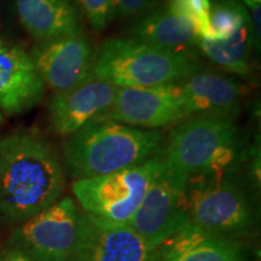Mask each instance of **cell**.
Masks as SVG:
<instances>
[{
  "mask_svg": "<svg viewBox=\"0 0 261 261\" xmlns=\"http://www.w3.org/2000/svg\"><path fill=\"white\" fill-rule=\"evenodd\" d=\"M79 213L69 196L17 225L11 247L34 261H75Z\"/></svg>",
  "mask_w": 261,
  "mask_h": 261,
  "instance_id": "obj_7",
  "label": "cell"
},
{
  "mask_svg": "<svg viewBox=\"0 0 261 261\" xmlns=\"http://www.w3.org/2000/svg\"><path fill=\"white\" fill-rule=\"evenodd\" d=\"M5 27V22H4V14H3L2 9H0V33L3 32V29Z\"/></svg>",
  "mask_w": 261,
  "mask_h": 261,
  "instance_id": "obj_23",
  "label": "cell"
},
{
  "mask_svg": "<svg viewBox=\"0 0 261 261\" xmlns=\"http://www.w3.org/2000/svg\"><path fill=\"white\" fill-rule=\"evenodd\" d=\"M188 181V177L173 171L165 162L128 221L129 226L159 248L173 233L190 224Z\"/></svg>",
  "mask_w": 261,
  "mask_h": 261,
  "instance_id": "obj_8",
  "label": "cell"
},
{
  "mask_svg": "<svg viewBox=\"0 0 261 261\" xmlns=\"http://www.w3.org/2000/svg\"><path fill=\"white\" fill-rule=\"evenodd\" d=\"M165 166L162 155L120 171L79 179L71 190L85 213L110 223L128 224Z\"/></svg>",
  "mask_w": 261,
  "mask_h": 261,
  "instance_id": "obj_6",
  "label": "cell"
},
{
  "mask_svg": "<svg viewBox=\"0 0 261 261\" xmlns=\"http://www.w3.org/2000/svg\"><path fill=\"white\" fill-rule=\"evenodd\" d=\"M79 6L94 31H103L113 19L114 0H70Z\"/></svg>",
  "mask_w": 261,
  "mask_h": 261,
  "instance_id": "obj_20",
  "label": "cell"
},
{
  "mask_svg": "<svg viewBox=\"0 0 261 261\" xmlns=\"http://www.w3.org/2000/svg\"><path fill=\"white\" fill-rule=\"evenodd\" d=\"M44 91L31 55L0 38V109L8 115L23 114L40 102Z\"/></svg>",
  "mask_w": 261,
  "mask_h": 261,
  "instance_id": "obj_13",
  "label": "cell"
},
{
  "mask_svg": "<svg viewBox=\"0 0 261 261\" xmlns=\"http://www.w3.org/2000/svg\"><path fill=\"white\" fill-rule=\"evenodd\" d=\"M237 168L220 174L189 178L188 201L191 224L207 232L236 238L256 221L255 204L236 175Z\"/></svg>",
  "mask_w": 261,
  "mask_h": 261,
  "instance_id": "obj_5",
  "label": "cell"
},
{
  "mask_svg": "<svg viewBox=\"0 0 261 261\" xmlns=\"http://www.w3.org/2000/svg\"><path fill=\"white\" fill-rule=\"evenodd\" d=\"M243 2H252V3H261V0H243Z\"/></svg>",
  "mask_w": 261,
  "mask_h": 261,
  "instance_id": "obj_24",
  "label": "cell"
},
{
  "mask_svg": "<svg viewBox=\"0 0 261 261\" xmlns=\"http://www.w3.org/2000/svg\"><path fill=\"white\" fill-rule=\"evenodd\" d=\"M3 122H4V119H3V115H2V114H0V126L3 125Z\"/></svg>",
  "mask_w": 261,
  "mask_h": 261,
  "instance_id": "obj_25",
  "label": "cell"
},
{
  "mask_svg": "<svg viewBox=\"0 0 261 261\" xmlns=\"http://www.w3.org/2000/svg\"><path fill=\"white\" fill-rule=\"evenodd\" d=\"M210 19L213 40H225L249 19V14L237 0H219L211 6Z\"/></svg>",
  "mask_w": 261,
  "mask_h": 261,
  "instance_id": "obj_19",
  "label": "cell"
},
{
  "mask_svg": "<svg viewBox=\"0 0 261 261\" xmlns=\"http://www.w3.org/2000/svg\"><path fill=\"white\" fill-rule=\"evenodd\" d=\"M19 23L38 42L83 33L79 12L70 0H16Z\"/></svg>",
  "mask_w": 261,
  "mask_h": 261,
  "instance_id": "obj_16",
  "label": "cell"
},
{
  "mask_svg": "<svg viewBox=\"0 0 261 261\" xmlns=\"http://www.w3.org/2000/svg\"><path fill=\"white\" fill-rule=\"evenodd\" d=\"M197 46L210 60L228 73L248 75L253 69L252 52L255 48L250 18L225 40L198 39Z\"/></svg>",
  "mask_w": 261,
  "mask_h": 261,
  "instance_id": "obj_18",
  "label": "cell"
},
{
  "mask_svg": "<svg viewBox=\"0 0 261 261\" xmlns=\"http://www.w3.org/2000/svg\"><path fill=\"white\" fill-rule=\"evenodd\" d=\"M64 167L47 139L31 129L0 137V218L22 224L62 198Z\"/></svg>",
  "mask_w": 261,
  "mask_h": 261,
  "instance_id": "obj_1",
  "label": "cell"
},
{
  "mask_svg": "<svg viewBox=\"0 0 261 261\" xmlns=\"http://www.w3.org/2000/svg\"><path fill=\"white\" fill-rule=\"evenodd\" d=\"M179 84L190 116L219 115L237 119L244 89L234 77L201 69Z\"/></svg>",
  "mask_w": 261,
  "mask_h": 261,
  "instance_id": "obj_14",
  "label": "cell"
},
{
  "mask_svg": "<svg viewBox=\"0 0 261 261\" xmlns=\"http://www.w3.org/2000/svg\"><path fill=\"white\" fill-rule=\"evenodd\" d=\"M160 261H247L246 249L233 238L217 236L188 224L159 247Z\"/></svg>",
  "mask_w": 261,
  "mask_h": 261,
  "instance_id": "obj_15",
  "label": "cell"
},
{
  "mask_svg": "<svg viewBox=\"0 0 261 261\" xmlns=\"http://www.w3.org/2000/svg\"><path fill=\"white\" fill-rule=\"evenodd\" d=\"M75 261H160V250L128 224L80 212Z\"/></svg>",
  "mask_w": 261,
  "mask_h": 261,
  "instance_id": "obj_10",
  "label": "cell"
},
{
  "mask_svg": "<svg viewBox=\"0 0 261 261\" xmlns=\"http://www.w3.org/2000/svg\"><path fill=\"white\" fill-rule=\"evenodd\" d=\"M117 90L114 84L92 76L76 89L55 93L47 110L52 135L67 138L97 121L113 107Z\"/></svg>",
  "mask_w": 261,
  "mask_h": 261,
  "instance_id": "obj_12",
  "label": "cell"
},
{
  "mask_svg": "<svg viewBox=\"0 0 261 261\" xmlns=\"http://www.w3.org/2000/svg\"><path fill=\"white\" fill-rule=\"evenodd\" d=\"M0 261H34L15 248L0 249Z\"/></svg>",
  "mask_w": 261,
  "mask_h": 261,
  "instance_id": "obj_22",
  "label": "cell"
},
{
  "mask_svg": "<svg viewBox=\"0 0 261 261\" xmlns=\"http://www.w3.org/2000/svg\"><path fill=\"white\" fill-rule=\"evenodd\" d=\"M31 56L44 84L55 93L76 89L92 77L94 52L84 33L38 42Z\"/></svg>",
  "mask_w": 261,
  "mask_h": 261,
  "instance_id": "obj_11",
  "label": "cell"
},
{
  "mask_svg": "<svg viewBox=\"0 0 261 261\" xmlns=\"http://www.w3.org/2000/svg\"><path fill=\"white\" fill-rule=\"evenodd\" d=\"M156 0H114V18H126L149 11Z\"/></svg>",
  "mask_w": 261,
  "mask_h": 261,
  "instance_id": "obj_21",
  "label": "cell"
},
{
  "mask_svg": "<svg viewBox=\"0 0 261 261\" xmlns=\"http://www.w3.org/2000/svg\"><path fill=\"white\" fill-rule=\"evenodd\" d=\"M203 69L190 50H169L132 38H110L100 45L92 76L117 87H152L174 84Z\"/></svg>",
  "mask_w": 261,
  "mask_h": 261,
  "instance_id": "obj_3",
  "label": "cell"
},
{
  "mask_svg": "<svg viewBox=\"0 0 261 261\" xmlns=\"http://www.w3.org/2000/svg\"><path fill=\"white\" fill-rule=\"evenodd\" d=\"M166 136L110 120H97L64 138V169L74 180L98 177L162 155Z\"/></svg>",
  "mask_w": 261,
  "mask_h": 261,
  "instance_id": "obj_2",
  "label": "cell"
},
{
  "mask_svg": "<svg viewBox=\"0 0 261 261\" xmlns=\"http://www.w3.org/2000/svg\"><path fill=\"white\" fill-rule=\"evenodd\" d=\"M241 150V130L234 117L194 115L171 130L162 156L169 168L191 178L237 168Z\"/></svg>",
  "mask_w": 261,
  "mask_h": 261,
  "instance_id": "obj_4",
  "label": "cell"
},
{
  "mask_svg": "<svg viewBox=\"0 0 261 261\" xmlns=\"http://www.w3.org/2000/svg\"><path fill=\"white\" fill-rule=\"evenodd\" d=\"M190 117L179 83L152 87H119L113 107L98 120L144 129L168 128Z\"/></svg>",
  "mask_w": 261,
  "mask_h": 261,
  "instance_id": "obj_9",
  "label": "cell"
},
{
  "mask_svg": "<svg viewBox=\"0 0 261 261\" xmlns=\"http://www.w3.org/2000/svg\"><path fill=\"white\" fill-rule=\"evenodd\" d=\"M128 38L169 50H190L197 46L200 39L190 22L173 12L167 5L137 21Z\"/></svg>",
  "mask_w": 261,
  "mask_h": 261,
  "instance_id": "obj_17",
  "label": "cell"
}]
</instances>
